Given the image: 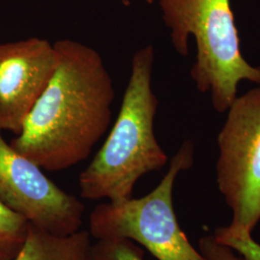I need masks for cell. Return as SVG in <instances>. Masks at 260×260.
<instances>
[{
  "instance_id": "obj_2",
  "label": "cell",
  "mask_w": 260,
  "mask_h": 260,
  "mask_svg": "<svg viewBox=\"0 0 260 260\" xmlns=\"http://www.w3.org/2000/svg\"><path fill=\"white\" fill-rule=\"evenodd\" d=\"M154 57L151 44L136 50L132 57L118 117L103 147L79 176L83 199L127 200L141 177L166 166L167 154L154 133L159 105L152 90Z\"/></svg>"
},
{
  "instance_id": "obj_1",
  "label": "cell",
  "mask_w": 260,
  "mask_h": 260,
  "mask_svg": "<svg viewBox=\"0 0 260 260\" xmlns=\"http://www.w3.org/2000/svg\"><path fill=\"white\" fill-rule=\"evenodd\" d=\"M57 67L10 145L47 172L83 162L110 126L115 99L103 57L74 40L54 44Z\"/></svg>"
},
{
  "instance_id": "obj_9",
  "label": "cell",
  "mask_w": 260,
  "mask_h": 260,
  "mask_svg": "<svg viewBox=\"0 0 260 260\" xmlns=\"http://www.w3.org/2000/svg\"><path fill=\"white\" fill-rule=\"evenodd\" d=\"M30 223L0 200V260H14L26 240Z\"/></svg>"
},
{
  "instance_id": "obj_11",
  "label": "cell",
  "mask_w": 260,
  "mask_h": 260,
  "mask_svg": "<svg viewBox=\"0 0 260 260\" xmlns=\"http://www.w3.org/2000/svg\"><path fill=\"white\" fill-rule=\"evenodd\" d=\"M252 233L230 225L218 228L213 235L225 246L232 248L247 260H260V244L252 238Z\"/></svg>"
},
{
  "instance_id": "obj_7",
  "label": "cell",
  "mask_w": 260,
  "mask_h": 260,
  "mask_svg": "<svg viewBox=\"0 0 260 260\" xmlns=\"http://www.w3.org/2000/svg\"><path fill=\"white\" fill-rule=\"evenodd\" d=\"M57 67L53 44L45 39L0 44V130L19 135Z\"/></svg>"
},
{
  "instance_id": "obj_3",
  "label": "cell",
  "mask_w": 260,
  "mask_h": 260,
  "mask_svg": "<svg viewBox=\"0 0 260 260\" xmlns=\"http://www.w3.org/2000/svg\"><path fill=\"white\" fill-rule=\"evenodd\" d=\"M175 50L189 53L194 38L197 54L190 76L201 93H210L215 111H228L242 81L260 84V67L243 56L231 0H156Z\"/></svg>"
},
{
  "instance_id": "obj_5",
  "label": "cell",
  "mask_w": 260,
  "mask_h": 260,
  "mask_svg": "<svg viewBox=\"0 0 260 260\" xmlns=\"http://www.w3.org/2000/svg\"><path fill=\"white\" fill-rule=\"evenodd\" d=\"M216 179L234 229L252 233L260 221V84L237 96L217 138Z\"/></svg>"
},
{
  "instance_id": "obj_8",
  "label": "cell",
  "mask_w": 260,
  "mask_h": 260,
  "mask_svg": "<svg viewBox=\"0 0 260 260\" xmlns=\"http://www.w3.org/2000/svg\"><path fill=\"white\" fill-rule=\"evenodd\" d=\"M91 237L88 231L56 235L30 223L26 240L14 260H88Z\"/></svg>"
},
{
  "instance_id": "obj_6",
  "label": "cell",
  "mask_w": 260,
  "mask_h": 260,
  "mask_svg": "<svg viewBox=\"0 0 260 260\" xmlns=\"http://www.w3.org/2000/svg\"><path fill=\"white\" fill-rule=\"evenodd\" d=\"M0 130V200L38 229L56 235L81 230L85 206L3 139Z\"/></svg>"
},
{
  "instance_id": "obj_10",
  "label": "cell",
  "mask_w": 260,
  "mask_h": 260,
  "mask_svg": "<svg viewBox=\"0 0 260 260\" xmlns=\"http://www.w3.org/2000/svg\"><path fill=\"white\" fill-rule=\"evenodd\" d=\"M88 260H145L144 251L129 239H101L91 245Z\"/></svg>"
},
{
  "instance_id": "obj_12",
  "label": "cell",
  "mask_w": 260,
  "mask_h": 260,
  "mask_svg": "<svg viewBox=\"0 0 260 260\" xmlns=\"http://www.w3.org/2000/svg\"><path fill=\"white\" fill-rule=\"evenodd\" d=\"M201 253L206 260H247L232 248L218 241L214 235H205L199 241Z\"/></svg>"
},
{
  "instance_id": "obj_4",
  "label": "cell",
  "mask_w": 260,
  "mask_h": 260,
  "mask_svg": "<svg viewBox=\"0 0 260 260\" xmlns=\"http://www.w3.org/2000/svg\"><path fill=\"white\" fill-rule=\"evenodd\" d=\"M194 154L193 143L185 141L171 159L166 175L148 195L95 206L89 217L91 236L96 240L129 239L158 260H206L181 230L173 203L177 176L193 166Z\"/></svg>"
},
{
  "instance_id": "obj_13",
  "label": "cell",
  "mask_w": 260,
  "mask_h": 260,
  "mask_svg": "<svg viewBox=\"0 0 260 260\" xmlns=\"http://www.w3.org/2000/svg\"><path fill=\"white\" fill-rule=\"evenodd\" d=\"M119 1H121V4L123 5V6H129L130 4H131V0H119ZM146 3H148V4H152V3H154L156 0H144Z\"/></svg>"
}]
</instances>
